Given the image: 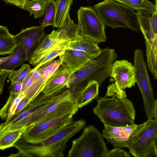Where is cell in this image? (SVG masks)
Here are the masks:
<instances>
[{"mask_svg":"<svg viewBox=\"0 0 157 157\" xmlns=\"http://www.w3.org/2000/svg\"><path fill=\"white\" fill-rule=\"evenodd\" d=\"M93 111L104 125L122 127L135 124L132 103L127 98L124 90L113 83L108 87L105 96L98 99Z\"/></svg>","mask_w":157,"mask_h":157,"instance_id":"1","label":"cell"},{"mask_svg":"<svg viewBox=\"0 0 157 157\" xmlns=\"http://www.w3.org/2000/svg\"><path fill=\"white\" fill-rule=\"evenodd\" d=\"M86 124L84 119L73 121L52 136L36 144L27 142L21 136L14 146L18 150V152L12 154V156L63 157L67 141L83 128Z\"/></svg>","mask_w":157,"mask_h":157,"instance_id":"2","label":"cell"},{"mask_svg":"<svg viewBox=\"0 0 157 157\" xmlns=\"http://www.w3.org/2000/svg\"><path fill=\"white\" fill-rule=\"evenodd\" d=\"M79 108L73 101V95L68 89L51 95L48 101L26 119L10 127V131L28 128L49 121L67 113L74 115Z\"/></svg>","mask_w":157,"mask_h":157,"instance_id":"3","label":"cell"},{"mask_svg":"<svg viewBox=\"0 0 157 157\" xmlns=\"http://www.w3.org/2000/svg\"><path fill=\"white\" fill-rule=\"evenodd\" d=\"M117 56L113 48L101 49V53L97 57L72 74L66 87L73 94L80 88L79 84L83 82L85 86L89 82L95 81L101 86L110 77L112 66Z\"/></svg>","mask_w":157,"mask_h":157,"instance_id":"4","label":"cell"},{"mask_svg":"<svg viewBox=\"0 0 157 157\" xmlns=\"http://www.w3.org/2000/svg\"><path fill=\"white\" fill-rule=\"evenodd\" d=\"M93 8L105 26L113 29L127 28L140 31L136 12L124 4L114 0H104Z\"/></svg>","mask_w":157,"mask_h":157,"instance_id":"5","label":"cell"},{"mask_svg":"<svg viewBox=\"0 0 157 157\" xmlns=\"http://www.w3.org/2000/svg\"><path fill=\"white\" fill-rule=\"evenodd\" d=\"M109 151L102 135L94 126L90 125L73 140L67 157H105Z\"/></svg>","mask_w":157,"mask_h":157,"instance_id":"6","label":"cell"},{"mask_svg":"<svg viewBox=\"0 0 157 157\" xmlns=\"http://www.w3.org/2000/svg\"><path fill=\"white\" fill-rule=\"evenodd\" d=\"M133 66L136 71V82L143 99L145 111L147 120L154 118L157 110V100L155 99L153 89L148 73L142 51L136 49L134 52Z\"/></svg>","mask_w":157,"mask_h":157,"instance_id":"7","label":"cell"},{"mask_svg":"<svg viewBox=\"0 0 157 157\" xmlns=\"http://www.w3.org/2000/svg\"><path fill=\"white\" fill-rule=\"evenodd\" d=\"M80 35L98 43L106 41L105 26L93 8L81 6L77 12Z\"/></svg>","mask_w":157,"mask_h":157,"instance_id":"8","label":"cell"},{"mask_svg":"<svg viewBox=\"0 0 157 157\" xmlns=\"http://www.w3.org/2000/svg\"><path fill=\"white\" fill-rule=\"evenodd\" d=\"M73 114L67 113L49 121L30 127L22 134L27 142L36 144L61 130L73 121Z\"/></svg>","mask_w":157,"mask_h":157,"instance_id":"9","label":"cell"},{"mask_svg":"<svg viewBox=\"0 0 157 157\" xmlns=\"http://www.w3.org/2000/svg\"><path fill=\"white\" fill-rule=\"evenodd\" d=\"M145 122L128 147L130 153L135 157H144L150 147L157 140V119L147 120Z\"/></svg>","mask_w":157,"mask_h":157,"instance_id":"10","label":"cell"},{"mask_svg":"<svg viewBox=\"0 0 157 157\" xmlns=\"http://www.w3.org/2000/svg\"><path fill=\"white\" fill-rule=\"evenodd\" d=\"M145 122L140 124L122 127L104 125L102 136L114 148H128L135 136L144 127Z\"/></svg>","mask_w":157,"mask_h":157,"instance_id":"11","label":"cell"},{"mask_svg":"<svg viewBox=\"0 0 157 157\" xmlns=\"http://www.w3.org/2000/svg\"><path fill=\"white\" fill-rule=\"evenodd\" d=\"M110 81L118 88L124 90L135 85L136 71L131 63L125 59L116 60L111 70Z\"/></svg>","mask_w":157,"mask_h":157,"instance_id":"12","label":"cell"},{"mask_svg":"<svg viewBox=\"0 0 157 157\" xmlns=\"http://www.w3.org/2000/svg\"><path fill=\"white\" fill-rule=\"evenodd\" d=\"M46 27L41 25L22 29L18 34L14 35L16 44L21 45L25 52L26 61L29 60L34 51L47 36L44 32Z\"/></svg>","mask_w":157,"mask_h":157,"instance_id":"13","label":"cell"},{"mask_svg":"<svg viewBox=\"0 0 157 157\" xmlns=\"http://www.w3.org/2000/svg\"><path fill=\"white\" fill-rule=\"evenodd\" d=\"M61 61L58 59L48 62L44 67L40 77L34 82L24 94L23 98L30 102L42 91L47 82L61 64Z\"/></svg>","mask_w":157,"mask_h":157,"instance_id":"14","label":"cell"},{"mask_svg":"<svg viewBox=\"0 0 157 157\" xmlns=\"http://www.w3.org/2000/svg\"><path fill=\"white\" fill-rule=\"evenodd\" d=\"M76 71L61 65L48 80L42 92L49 96L64 89L69 78Z\"/></svg>","mask_w":157,"mask_h":157,"instance_id":"15","label":"cell"},{"mask_svg":"<svg viewBox=\"0 0 157 157\" xmlns=\"http://www.w3.org/2000/svg\"><path fill=\"white\" fill-rule=\"evenodd\" d=\"M48 36L60 42L76 41L80 36L78 25L68 16L64 24L56 30H53Z\"/></svg>","mask_w":157,"mask_h":157,"instance_id":"16","label":"cell"},{"mask_svg":"<svg viewBox=\"0 0 157 157\" xmlns=\"http://www.w3.org/2000/svg\"><path fill=\"white\" fill-rule=\"evenodd\" d=\"M59 58L61 61V65L76 71L94 59L82 52L70 49H65Z\"/></svg>","mask_w":157,"mask_h":157,"instance_id":"17","label":"cell"},{"mask_svg":"<svg viewBox=\"0 0 157 157\" xmlns=\"http://www.w3.org/2000/svg\"><path fill=\"white\" fill-rule=\"evenodd\" d=\"M98 44L90 38L80 35L76 41L69 42L66 49L81 51L90 58L94 59L101 52V49L99 47Z\"/></svg>","mask_w":157,"mask_h":157,"instance_id":"18","label":"cell"},{"mask_svg":"<svg viewBox=\"0 0 157 157\" xmlns=\"http://www.w3.org/2000/svg\"><path fill=\"white\" fill-rule=\"evenodd\" d=\"M99 87V84L97 82H89L73 95V101L75 104L79 109L88 104L98 96Z\"/></svg>","mask_w":157,"mask_h":157,"instance_id":"19","label":"cell"},{"mask_svg":"<svg viewBox=\"0 0 157 157\" xmlns=\"http://www.w3.org/2000/svg\"><path fill=\"white\" fill-rule=\"evenodd\" d=\"M63 42H60L49 38L48 35L33 52L29 60V63L35 67L40 59L51 50Z\"/></svg>","mask_w":157,"mask_h":157,"instance_id":"20","label":"cell"},{"mask_svg":"<svg viewBox=\"0 0 157 157\" xmlns=\"http://www.w3.org/2000/svg\"><path fill=\"white\" fill-rule=\"evenodd\" d=\"M23 93L19 94H10L9 97L4 106L0 109V117L5 122L10 120L15 114L19 103L25 97Z\"/></svg>","mask_w":157,"mask_h":157,"instance_id":"21","label":"cell"},{"mask_svg":"<svg viewBox=\"0 0 157 157\" xmlns=\"http://www.w3.org/2000/svg\"><path fill=\"white\" fill-rule=\"evenodd\" d=\"M11 54L12 56L10 59L0 65V70H13L26 60L25 52L20 45H17Z\"/></svg>","mask_w":157,"mask_h":157,"instance_id":"22","label":"cell"},{"mask_svg":"<svg viewBox=\"0 0 157 157\" xmlns=\"http://www.w3.org/2000/svg\"><path fill=\"white\" fill-rule=\"evenodd\" d=\"M56 14L53 26L59 28L65 23L69 15L71 6L73 0H56Z\"/></svg>","mask_w":157,"mask_h":157,"instance_id":"23","label":"cell"},{"mask_svg":"<svg viewBox=\"0 0 157 157\" xmlns=\"http://www.w3.org/2000/svg\"><path fill=\"white\" fill-rule=\"evenodd\" d=\"M26 129L23 128L11 131L0 132V150L14 147Z\"/></svg>","mask_w":157,"mask_h":157,"instance_id":"24","label":"cell"},{"mask_svg":"<svg viewBox=\"0 0 157 157\" xmlns=\"http://www.w3.org/2000/svg\"><path fill=\"white\" fill-rule=\"evenodd\" d=\"M119 2L136 11L143 10L151 13H154L157 11V0L155 4L148 0H114Z\"/></svg>","mask_w":157,"mask_h":157,"instance_id":"25","label":"cell"},{"mask_svg":"<svg viewBox=\"0 0 157 157\" xmlns=\"http://www.w3.org/2000/svg\"><path fill=\"white\" fill-rule=\"evenodd\" d=\"M47 1L46 0H29L26 3L23 10L28 11L30 15H34L35 18L42 17Z\"/></svg>","mask_w":157,"mask_h":157,"instance_id":"26","label":"cell"},{"mask_svg":"<svg viewBox=\"0 0 157 157\" xmlns=\"http://www.w3.org/2000/svg\"><path fill=\"white\" fill-rule=\"evenodd\" d=\"M69 42H64L59 46L51 50L40 59L33 69H36L45 63L53 61L56 57L63 54Z\"/></svg>","mask_w":157,"mask_h":157,"instance_id":"27","label":"cell"},{"mask_svg":"<svg viewBox=\"0 0 157 157\" xmlns=\"http://www.w3.org/2000/svg\"><path fill=\"white\" fill-rule=\"evenodd\" d=\"M31 70L30 67L28 64H24L17 71H10L8 78L11 82H18L22 83Z\"/></svg>","mask_w":157,"mask_h":157,"instance_id":"28","label":"cell"},{"mask_svg":"<svg viewBox=\"0 0 157 157\" xmlns=\"http://www.w3.org/2000/svg\"><path fill=\"white\" fill-rule=\"evenodd\" d=\"M16 45L13 35L0 37V55L11 54Z\"/></svg>","mask_w":157,"mask_h":157,"instance_id":"29","label":"cell"},{"mask_svg":"<svg viewBox=\"0 0 157 157\" xmlns=\"http://www.w3.org/2000/svg\"><path fill=\"white\" fill-rule=\"evenodd\" d=\"M56 4L55 1L48 0L46 4L44 10V17L41 25L46 26H53L56 14Z\"/></svg>","mask_w":157,"mask_h":157,"instance_id":"30","label":"cell"},{"mask_svg":"<svg viewBox=\"0 0 157 157\" xmlns=\"http://www.w3.org/2000/svg\"><path fill=\"white\" fill-rule=\"evenodd\" d=\"M130 156L125 151L121 148H114L109 151L105 157H129Z\"/></svg>","mask_w":157,"mask_h":157,"instance_id":"31","label":"cell"},{"mask_svg":"<svg viewBox=\"0 0 157 157\" xmlns=\"http://www.w3.org/2000/svg\"><path fill=\"white\" fill-rule=\"evenodd\" d=\"M22 83L18 82H11L9 90L10 94H19L21 89Z\"/></svg>","mask_w":157,"mask_h":157,"instance_id":"32","label":"cell"},{"mask_svg":"<svg viewBox=\"0 0 157 157\" xmlns=\"http://www.w3.org/2000/svg\"><path fill=\"white\" fill-rule=\"evenodd\" d=\"M33 81L29 73L28 75L22 83V88L20 94L26 91L33 84Z\"/></svg>","mask_w":157,"mask_h":157,"instance_id":"33","label":"cell"},{"mask_svg":"<svg viewBox=\"0 0 157 157\" xmlns=\"http://www.w3.org/2000/svg\"><path fill=\"white\" fill-rule=\"evenodd\" d=\"M9 71L1 70L0 71V96L2 94L6 79L8 76Z\"/></svg>","mask_w":157,"mask_h":157,"instance_id":"34","label":"cell"},{"mask_svg":"<svg viewBox=\"0 0 157 157\" xmlns=\"http://www.w3.org/2000/svg\"><path fill=\"white\" fill-rule=\"evenodd\" d=\"M157 140L154 142L148 149L144 157H157Z\"/></svg>","mask_w":157,"mask_h":157,"instance_id":"35","label":"cell"},{"mask_svg":"<svg viewBox=\"0 0 157 157\" xmlns=\"http://www.w3.org/2000/svg\"><path fill=\"white\" fill-rule=\"evenodd\" d=\"M6 3L15 5L23 9L26 2L29 0H3Z\"/></svg>","mask_w":157,"mask_h":157,"instance_id":"36","label":"cell"},{"mask_svg":"<svg viewBox=\"0 0 157 157\" xmlns=\"http://www.w3.org/2000/svg\"><path fill=\"white\" fill-rule=\"evenodd\" d=\"M11 35L7 28L0 25V37Z\"/></svg>","mask_w":157,"mask_h":157,"instance_id":"37","label":"cell"},{"mask_svg":"<svg viewBox=\"0 0 157 157\" xmlns=\"http://www.w3.org/2000/svg\"><path fill=\"white\" fill-rule=\"evenodd\" d=\"M12 55H10L7 57L0 58V65L8 60L11 57Z\"/></svg>","mask_w":157,"mask_h":157,"instance_id":"38","label":"cell"}]
</instances>
